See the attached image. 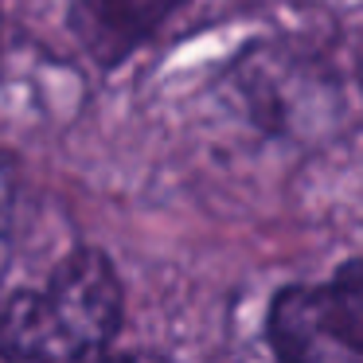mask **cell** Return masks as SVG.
Here are the masks:
<instances>
[{"mask_svg":"<svg viewBox=\"0 0 363 363\" xmlns=\"http://www.w3.org/2000/svg\"><path fill=\"white\" fill-rule=\"evenodd\" d=\"M184 4L188 0H71V32L94 63L118 67Z\"/></svg>","mask_w":363,"mask_h":363,"instance_id":"cell-3","label":"cell"},{"mask_svg":"<svg viewBox=\"0 0 363 363\" xmlns=\"http://www.w3.org/2000/svg\"><path fill=\"white\" fill-rule=\"evenodd\" d=\"M125 320V289L98 246H74L48 285L20 289L0 308L4 359H90L113 347Z\"/></svg>","mask_w":363,"mask_h":363,"instance_id":"cell-1","label":"cell"},{"mask_svg":"<svg viewBox=\"0 0 363 363\" xmlns=\"http://www.w3.org/2000/svg\"><path fill=\"white\" fill-rule=\"evenodd\" d=\"M266 340L285 363H363V262H344L332 281L281 289Z\"/></svg>","mask_w":363,"mask_h":363,"instance_id":"cell-2","label":"cell"}]
</instances>
